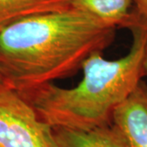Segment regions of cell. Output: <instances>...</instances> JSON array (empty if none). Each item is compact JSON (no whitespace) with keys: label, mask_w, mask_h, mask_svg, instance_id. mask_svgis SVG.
<instances>
[{"label":"cell","mask_w":147,"mask_h":147,"mask_svg":"<svg viewBox=\"0 0 147 147\" xmlns=\"http://www.w3.org/2000/svg\"><path fill=\"white\" fill-rule=\"evenodd\" d=\"M117 27L73 7L29 16L0 30V70L7 87L25 93L74 76L102 53Z\"/></svg>","instance_id":"cell-1"},{"label":"cell","mask_w":147,"mask_h":147,"mask_svg":"<svg viewBox=\"0 0 147 147\" xmlns=\"http://www.w3.org/2000/svg\"><path fill=\"white\" fill-rule=\"evenodd\" d=\"M124 27L132 35L124 57L106 60L96 53L84 61V77L76 87L63 88L52 83L19 94L53 127L88 130L109 124L115 109L146 75L147 21L131 11Z\"/></svg>","instance_id":"cell-2"},{"label":"cell","mask_w":147,"mask_h":147,"mask_svg":"<svg viewBox=\"0 0 147 147\" xmlns=\"http://www.w3.org/2000/svg\"><path fill=\"white\" fill-rule=\"evenodd\" d=\"M0 147H60L53 127L7 86L0 87Z\"/></svg>","instance_id":"cell-3"},{"label":"cell","mask_w":147,"mask_h":147,"mask_svg":"<svg viewBox=\"0 0 147 147\" xmlns=\"http://www.w3.org/2000/svg\"><path fill=\"white\" fill-rule=\"evenodd\" d=\"M111 120L129 147H147V87L142 82L116 107Z\"/></svg>","instance_id":"cell-4"},{"label":"cell","mask_w":147,"mask_h":147,"mask_svg":"<svg viewBox=\"0 0 147 147\" xmlns=\"http://www.w3.org/2000/svg\"><path fill=\"white\" fill-rule=\"evenodd\" d=\"M60 147H129L115 127L109 124L88 130L53 127Z\"/></svg>","instance_id":"cell-5"},{"label":"cell","mask_w":147,"mask_h":147,"mask_svg":"<svg viewBox=\"0 0 147 147\" xmlns=\"http://www.w3.org/2000/svg\"><path fill=\"white\" fill-rule=\"evenodd\" d=\"M71 7V0H0V30L29 16Z\"/></svg>","instance_id":"cell-6"},{"label":"cell","mask_w":147,"mask_h":147,"mask_svg":"<svg viewBox=\"0 0 147 147\" xmlns=\"http://www.w3.org/2000/svg\"><path fill=\"white\" fill-rule=\"evenodd\" d=\"M133 0H71V7L89 13L116 27H124Z\"/></svg>","instance_id":"cell-7"},{"label":"cell","mask_w":147,"mask_h":147,"mask_svg":"<svg viewBox=\"0 0 147 147\" xmlns=\"http://www.w3.org/2000/svg\"><path fill=\"white\" fill-rule=\"evenodd\" d=\"M135 7L133 11L147 21V0H133Z\"/></svg>","instance_id":"cell-8"},{"label":"cell","mask_w":147,"mask_h":147,"mask_svg":"<svg viewBox=\"0 0 147 147\" xmlns=\"http://www.w3.org/2000/svg\"><path fill=\"white\" fill-rule=\"evenodd\" d=\"M143 65H144L145 74L147 75V44H146V51H145V57H144V62H143Z\"/></svg>","instance_id":"cell-9"},{"label":"cell","mask_w":147,"mask_h":147,"mask_svg":"<svg viewBox=\"0 0 147 147\" xmlns=\"http://www.w3.org/2000/svg\"><path fill=\"white\" fill-rule=\"evenodd\" d=\"M3 86H7V84H6L5 79L3 78V75L0 70V87H3Z\"/></svg>","instance_id":"cell-10"}]
</instances>
